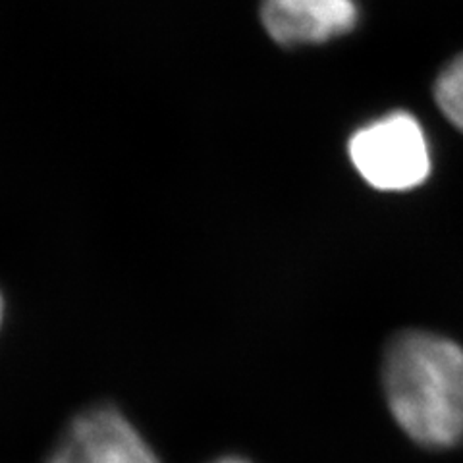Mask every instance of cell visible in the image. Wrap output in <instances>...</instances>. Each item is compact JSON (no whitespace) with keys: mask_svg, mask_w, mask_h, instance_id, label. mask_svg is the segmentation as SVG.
I'll use <instances>...</instances> for the list:
<instances>
[{"mask_svg":"<svg viewBox=\"0 0 463 463\" xmlns=\"http://www.w3.org/2000/svg\"><path fill=\"white\" fill-rule=\"evenodd\" d=\"M0 318H3V296H0Z\"/></svg>","mask_w":463,"mask_h":463,"instance_id":"7","label":"cell"},{"mask_svg":"<svg viewBox=\"0 0 463 463\" xmlns=\"http://www.w3.org/2000/svg\"><path fill=\"white\" fill-rule=\"evenodd\" d=\"M350 158L369 185L381 192H408L430 172L423 128L408 112H392L352 136Z\"/></svg>","mask_w":463,"mask_h":463,"instance_id":"2","label":"cell"},{"mask_svg":"<svg viewBox=\"0 0 463 463\" xmlns=\"http://www.w3.org/2000/svg\"><path fill=\"white\" fill-rule=\"evenodd\" d=\"M359 18L354 0H263L260 22L284 47L317 45L350 33Z\"/></svg>","mask_w":463,"mask_h":463,"instance_id":"4","label":"cell"},{"mask_svg":"<svg viewBox=\"0 0 463 463\" xmlns=\"http://www.w3.org/2000/svg\"><path fill=\"white\" fill-rule=\"evenodd\" d=\"M384 392L398 425L427 448L463 440V350L442 336L408 330L390 342Z\"/></svg>","mask_w":463,"mask_h":463,"instance_id":"1","label":"cell"},{"mask_svg":"<svg viewBox=\"0 0 463 463\" xmlns=\"http://www.w3.org/2000/svg\"><path fill=\"white\" fill-rule=\"evenodd\" d=\"M49 463H161L137 429L114 408L87 410L66 429Z\"/></svg>","mask_w":463,"mask_h":463,"instance_id":"3","label":"cell"},{"mask_svg":"<svg viewBox=\"0 0 463 463\" xmlns=\"http://www.w3.org/2000/svg\"><path fill=\"white\" fill-rule=\"evenodd\" d=\"M434 99L446 118L463 132V54L440 71L434 83Z\"/></svg>","mask_w":463,"mask_h":463,"instance_id":"5","label":"cell"},{"mask_svg":"<svg viewBox=\"0 0 463 463\" xmlns=\"http://www.w3.org/2000/svg\"><path fill=\"white\" fill-rule=\"evenodd\" d=\"M213 463H251V461L243 459V458H236V456H228V458H221V459H216V461H213Z\"/></svg>","mask_w":463,"mask_h":463,"instance_id":"6","label":"cell"}]
</instances>
